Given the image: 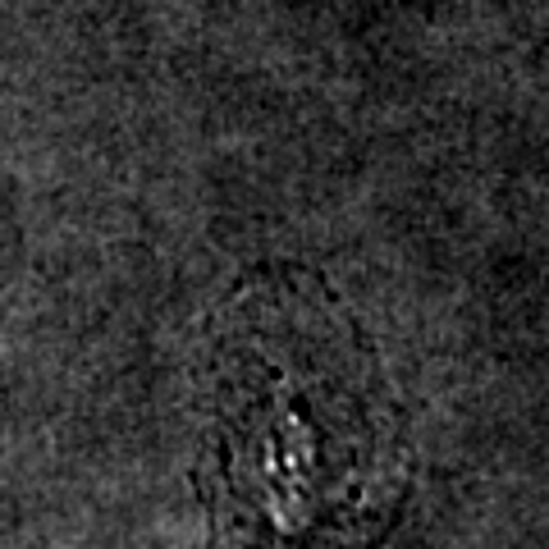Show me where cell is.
Masks as SVG:
<instances>
[{
	"mask_svg": "<svg viewBox=\"0 0 549 549\" xmlns=\"http://www.w3.org/2000/svg\"><path fill=\"white\" fill-rule=\"evenodd\" d=\"M211 366V549H375L394 531L407 426L325 279L284 265L233 288Z\"/></svg>",
	"mask_w": 549,
	"mask_h": 549,
	"instance_id": "1",
	"label": "cell"
}]
</instances>
